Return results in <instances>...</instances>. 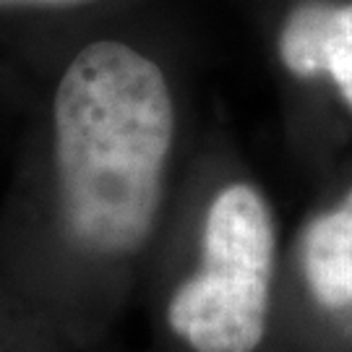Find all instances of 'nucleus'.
<instances>
[{"label": "nucleus", "mask_w": 352, "mask_h": 352, "mask_svg": "<svg viewBox=\"0 0 352 352\" xmlns=\"http://www.w3.org/2000/svg\"><path fill=\"white\" fill-rule=\"evenodd\" d=\"M55 173L65 230L94 253L149 240L175 141L164 68L133 42L100 37L65 63L52 100Z\"/></svg>", "instance_id": "1"}, {"label": "nucleus", "mask_w": 352, "mask_h": 352, "mask_svg": "<svg viewBox=\"0 0 352 352\" xmlns=\"http://www.w3.org/2000/svg\"><path fill=\"white\" fill-rule=\"evenodd\" d=\"M277 225L261 190L230 183L201 227V264L167 302L170 331L190 352H256L266 337Z\"/></svg>", "instance_id": "2"}, {"label": "nucleus", "mask_w": 352, "mask_h": 352, "mask_svg": "<svg viewBox=\"0 0 352 352\" xmlns=\"http://www.w3.org/2000/svg\"><path fill=\"white\" fill-rule=\"evenodd\" d=\"M272 50L289 78L324 81L352 113V0H285Z\"/></svg>", "instance_id": "3"}, {"label": "nucleus", "mask_w": 352, "mask_h": 352, "mask_svg": "<svg viewBox=\"0 0 352 352\" xmlns=\"http://www.w3.org/2000/svg\"><path fill=\"white\" fill-rule=\"evenodd\" d=\"M305 287L321 308H352V188L337 206L316 214L300 240Z\"/></svg>", "instance_id": "4"}, {"label": "nucleus", "mask_w": 352, "mask_h": 352, "mask_svg": "<svg viewBox=\"0 0 352 352\" xmlns=\"http://www.w3.org/2000/svg\"><path fill=\"white\" fill-rule=\"evenodd\" d=\"M97 0H0V8H78Z\"/></svg>", "instance_id": "5"}]
</instances>
